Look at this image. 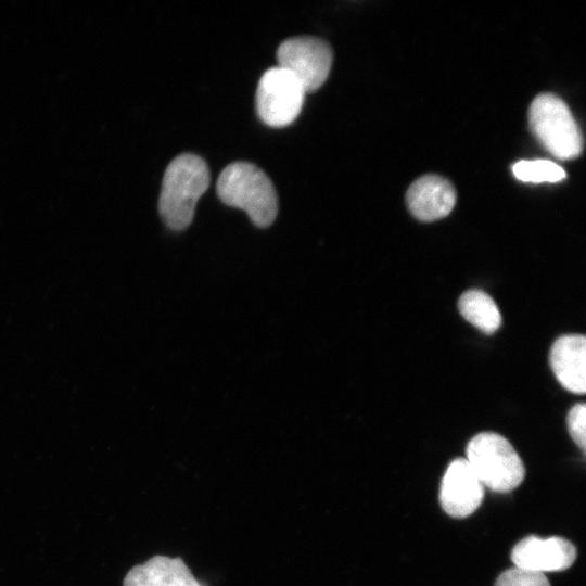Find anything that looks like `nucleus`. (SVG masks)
I'll return each mask as SVG.
<instances>
[{"label":"nucleus","mask_w":586,"mask_h":586,"mask_svg":"<svg viewBox=\"0 0 586 586\" xmlns=\"http://www.w3.org/2000/svg\"><path fill=\"white\" fill-rule=\"evenodd\" d=\"M124 586H204L195 579L181 558L155 556L133 566Z\"/></svg>","instance_id":"nucleus-11"},{"label":"nucleus","mask_w":586,"mask_h":586,"mask_svg":"<svg viewBox=\"0 0 586 586\" xmlns=\"http://www.w3.org/2000/svg\"><path fill=\"white\" fill-rule=\"evenodd\" d=\"M495 586H550V584L543 573L514 566L502 572Z\"/></svg>","instance_id":"nucleus-14"},{"label":"nucleus","mask_w":586,"mask_h":586,"mask_svg":"<svg viewBox=\"0 0 586 586\" xmlns=\"http://www.w3.org/2000/svg\"><path fill=\"white\" fill-rule=\"evenodd\" d=\"M512 173L524 182H558L565 178L564 169L549 160L519 161L512 166Z\"/></svg>","instance_id":"nucleus-13"},{"label":"nucleus","mask_w":586,"mask_h":586,"mask_svg":"<svg viewBox=\"0 0 586 586\" xmlns=\"http://www.w3.org/2000/svg\"><path fill=\"white\" fill-rule=\"evenodd\" d=\"M484 497V486L464 458L450 462L442 479L440 502L453 518L472 514Z\"/></svg>","instance_id":"nucleus-7"},{"label":"nucleus","mask_w":586,"mask_h":586,"mask_svg":"<svg viewBox=\"0 0 586 586\" xmlns=\"http://www.w3.org/2000/svg\"><path fill=\"white\" fill-rule=\"evenodd\" d=\"M278 66L290 72L305 92H314L327 80L333 60L329 43L310 36L292 37L277 50Z\"/></svg>","instance_id":"nucleus-6"},{"label":"nucleus","mask_w":586,"mask_h":586,"mask_svg":"<svg viewBox=\"0 0 586 586\" xmlns=\"http://www.w3.org/2000/svg\"><path fill=\"white\" fill-rule=\"evenodd\" d=\"M410 213L419 220L429 222L446 217L456 204L453 184L437 175H425L411 183L406 193Z\"/></svg>","instance_id":"nucleus-9"},{"label":"nucleus","mask_w":586,"mask_h":586,"mask_svg":"<svg viewBox=\"0 0 586 586\" xmlns=\"http://www.w3.org/2000/svg\"><path fill=\"white\" fill-rule=\"evenodd\" d=\"M461 316L485 334L494 333L501 324V314L495 301L484 291H466L458 301Z\"/></svg>","instance_id":"nucleus-12"},{"label":"nucleus","mask_w":586,"mask_h":586,"mask_svg":"<svg viewBox=\"0 0 586 586\" xmlns=\"http://www.w3.org/2000/svg\"><path fill=\"white\" fill-rule=\"evenodd\" d=\"M209 169L199 155L183 153L167 166L158 200V212L171 230L188 228L199 199L209 186Z\"/></svg>","instance_id":"nucleus-1"},{"label":"nucleus","mask_w":586,"mask_h":586,"mask_svg":"<svg viewBox=\"0 0 586 586\" xmlns=\"http://www.w3.org/2000/svg\"><path fill=\"white\" fill-rule=\"evenodd\" d=\"M217 195L228 206L243 209L259 228L269 227L278 214V196L268 176L247 162L229 164L220 173Z\"/></svg>","instance_id":"nucleus-2"},{"label":"nucleus","mask_w":586,"mask_h":586,"mask_svg":"<svg viewBox=\"0 0 586 586\" xmlns=\"http://www.w3.org/2000/svg\"><path fill=\"white\" fill-rule=\"evenodd\" d=\"M569 433L575 444L585 451L586 448V405L578 403L574 405L566 417Z\"/></svg>","instance_id":"nucleus-15"},{"label":"nucleus","mask_w":586,"mask_h":586,"mask_svg":"<svg viewBox=\"0 0 586 586\" xmlns=\"http://www.w3.org/2000/svg\"><path fill=\"white\" fill-rule=\"evenodd\" d=\"M575 558L574 545L558 536L540 538L531 535L520 540L511 551V560L517 568L543 574L566 570Z\"/></svg>","instance_id":"nucleus-8"},{"label":"nucleus","mask_w":586,"mask_h":586,"mask_svg":"<svg viewBox=\"0 0 586 586\" xmlns=\"http://www.w3.org/2000/svg\"><path fill=\"white\" fill-rule=\"evenodd\" d=\"M466 460L483 486L496 493L518 487L525 475L524 464L512 445L500 434L482 432L467 445Z\"/></svg>","instance_id":"nucleus-3"},{"label":"nucleus","mask_w":586,"mask_h":586,"mask_svg":"<svg viewBox=\"0 0 586 586\" xmlns=\"http://www.w3.org/2000/svg\"><path fill=\"white\" fill-rule=\"evenodd\" d=\"M305 90L286 69L275 66L260 77L256 90V111L260 120L270 127H284L298 116Z\"/></svg>","instance_id":"nucleus-5"},{"label":"nucleus","mask_w":586,"mask_h":586,"mask_svg":"<svg viewBox=\"0 0 586 586\" xmlns=\"http://www.w3.org/2000/svg\"><path fill=\"white\" fill-rule=\"evenodd\" d=\"M528 124L538 142L555 157L568 161L583 150V136L569 106L552 93L538 94L528 109Z\"/></svg>","instance_id":"nucleus-4"},{"label":"nucleus","mask_w":586,"mask_h":586,"mask_svg":"<svg viewBox=\"0 0 586 586\" xmlns=\"http://www.w3.org/2000/svg\"><path fill=\"white\" fill-rule=\"evenodd\" d=\"M550 367L559 383L568 391L586 392V337L565 334L558 337L549 354Z\"/></svg>","instance_id":"nucleus-10"}]
</instances>
